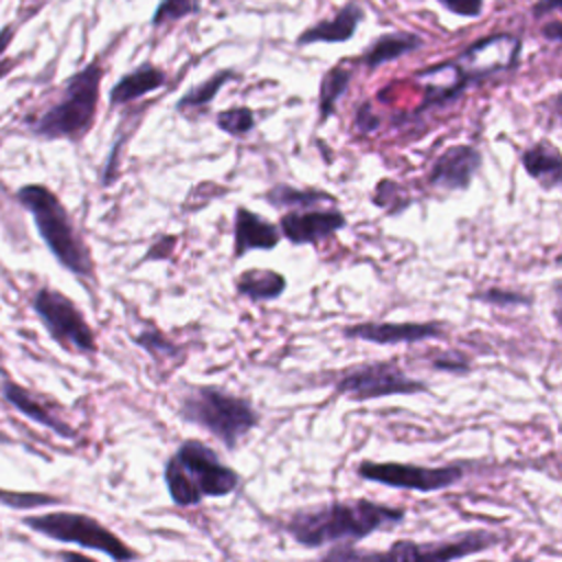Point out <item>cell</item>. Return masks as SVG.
<instances>
[{"mask_svg":"<svg viewBox=\"0 0 562 562\" xmlns=\"http://www.w3.org/2000/svg\"><path fill=\"white\" fill-rule=\"evenodd\" d=\"M404 518L406 512L400 507L369 498H349L296 509L288 518L285 531L301 547L321 549L364 540L375 531L400 525Z\"/></svg>","mask_w":562,"mask_h":562,"instance_id":"cell-1","label":"cell"},{"mask_svg":"<svg viewBox=\"0 0 562 562\" xmlns=\"http://www.w3.org/2000/svg\"><path fill=\"white\" fill-rule=\"evenodd\" d=\"M239 483L237 470L222 463L217 452L200 439L182 441L165 463V485L178 507L198 505L202 498H224Z\"/></svg>","mask_w":562,"mask_h":562,"instance_id":"cell-2","label":"cell"},{"mask_svg":"<svg viewBox=\"0 0 562 562\" xmlns=\"http://www.w3.org/2000/svg\"><path fill=\"white\" fill-rule=\"evenodd\" d=\"M176 413L184 424L213 435L226 450H235L261 419L246 397L215 384H184Z\"/></svg>","mask_w":562,"mask_h":562,"instance_id":"cell-3","label":"cell"},{"mask_svg":"<svg viewBox=\"0 0 562 562\" xmlns=\"http://www.w3.org/2000/svg\"><path fill=\"white\" fill-rule=\"evenodd\" d=\"M18 200L31 211L33 222L53 257L79 277L92 274V257L77 233L66 206L44 184H26L18 191Z\"/></svg>","mask_w":562,"mask_h":562,"instance_id":"cell-4","label":"cell"},{"mask_svg":"<svg viewBox=\"0 0 562 562\" xmlns=\"http://www.w3.org/2000/svg\"><path fill=\"white\" fill-rule=\"evenodd\" d=\"M101 79L103 66L99 61H90L86 68L75 72L66 81L61 99L42 112L35 121H31L33 134L48 140H79L94 123Z\"/></svg>","mask_w":562,"mask_h":562,"instance_id":"cell-5","label":"cell"},{"mask_svg":"<svg viewBox=\"0 0 562 562\" xmlns=\"http://www.w3.org/2000/svg\"><path fill=\"white\" fill-rule=\"evenodd\" d=\"M24 525L37 533H44L59 542H72L83 549L99 551L116 562L136 560L138 553L130 549L114 531L101 525L97 518L77 512H48L40 516H26Z\"/></svg>","mask_w":562,"mask_h":562,"instance_id":"cell-6","label":"cell"},{"mask_svg":"<svg viewBox=\"0 0 562 562\" xmlns=\"http://www.w3.org/2000/svg\"><path fill=\"white\" fill-rule=\"evenodd\" d=\"M428 391L430 389L424 380L411 378L393 360H378L351 367L336 382V393L353 402L380 400L391 395H417Z\"/></svg>","mask_w":562,"mask_h":562,"instance_id":"cell-7","label":"cell"},{"mask_svg":"<svg viewBox=\"0 0 562 562\" xmlns=\"http://www.w3.org/2000/svg\"><path fill=\"white\" fill-rule=\"evenodd\" d=\"M362 481L380 483L397 490H415L422 494L448 490L465 476L463 463L448 465H417L400 461H360L356 468Z\"/></svg>","mask_w":562,"mask_h":562,"instance_id":"cell-8","label":"cell"},{"mask_svg":"<svg viewBox=\"0 0 562 562\" xmlns=\"http://www.w3.org/2000/svg\"><path fill=\"white\" fill-rule=\"evenodd\" d=\"M33 307L57 345L72 353H92L97 349L94 331L79 307L53 288L37 290Z\"/></svg>","mask_w":562,"mask_h":562,"instance_id":"cell-9","label":"cell"},{"mask_svg":"<svg viewBox=\"0 0 562 562\" xmlns=\"http://www.w3.org/2000/svg\"><path fill=\"white\" fill-rule=\"evenodd\" d=\"M496 536L485 529L454 533L432 542H413L395 540L386 551H353L351 558H371V560H457L468 558L494 547Z\"/></svg>","mask_w":562,"mask_h":562,"instance_id":"cell-10","label":"cell"},{"mask_svg":"<svg viewBox=\"0 0 562 562\" xmlns=\"http://www.w3.org/2000/svg\"><path fill=\"white\" fill-rule=\"evenodd\" d=\"M483 167V154L470 143L446 147L430 165L426 182L439 191H468Z\"/></svg>","mask_w":562,"mask_h":562,"instance_id":"cell-11","label":"cell"},{"mask_svg":"<svg viewBox=\"0 0 562 562\" xmlns=\"http://www.w3.org/2000/svg\"><path fill=\"white\" fill-rule=\"evenodd\" d=\"M281 237H285L294 246L318 244L329 239L331 235L340 233L347 226V217L340 209H290L279 220Z\"/></svg>","mask_w":562,"mask_h":562,"instance_id":"cell-12","label":"cell"},{"mask_svg":"<svg viewBox=\"0 0 562 562\" xmlns=\"http://www.w3.org/2000/svg\"><path fill=\"white\" fill-rule=\"evenodd\" d=\"M520 53V42L507 33L490 35L474 42L457 59L459 66L470 75V79L483 81L496 72H505L516 66Z\"/></svg>","mask_w":562,"mask_h":562,"instance_id":"cell-13","label":"cell"},{"mask_svg":"<svg viewBox=\"0 0 562 562\" xmlns=\"http://www.w3.org/2000/svg\"><path fill=\"white\" fill-rule=\"evenodd\" d=\"M345 338H358L373 345H413L443 338V327L439 323H391V321H367L342 327Z\"/></svg>","mask_w":562,"mask_h":562,"instance_id":"cell-14","label":"cell"},{"mask_svg":"<svg viewBox=\"0 0 562 562\" xmlns=\"http://www.w3.org/2000/svg\"><path fill=\"white\" fill-rule=\"evenodd\" d=\"M417 79L424 83V99L417 108V114L435 108H443L457 101L463 94V90L472 83L470 75L459 66L457 59L439 66H430L422 70Z\"/></svg>","mask_w":562,"mask_h":562,"instance_id":"cell-15","label":"cell"},{"mask_svg":"<svg viewBox=\"0 0 562 562\" xmlns=\"http://www.w3.org/2000/svg\"><path fill=\"white\" fill-rule=\"evenodd\" d=\"M281 241V231L277 224L255 213L248 206L235 209L233 220V255L235 259L252 252V250H274Z\"/></svg>","mask_w":562,"mask_h":562,"instance_id":"cell-16","label":"cell"},{"mask_svg":"<svg viewBox=\"0 0 562 562\" xmlns=\"http://www.w3.org/2000/svg\"><path fill=\"white\" fill-rule=\"evenodd\" d=\"M364 20V11L358 2H347L334 18L321 20L312 26H307L299 37V46H310L316 42H327V44H340L347 42L356 35L360 22Z\"/></svg>","mask_w":562,"mask_h":562,"instance_id":"cell-17","label":"cell"},{"mask_svg":"<svg viewBox=\"0 0 562 562\" xmlns=\"http://www.w3.org/2000/svg\"><path fill=\"white\" fill-rule=\"evenodd\" d=\"M520 165L529 178H533L544 191H553L562 184V156L549 140H538L520 156Z\"/></svg>","mask_w":562,"mask_h":562,"instance_id":"cell-18","label":"cell"},{"mask_svg":"<svg viewBox=\"0 0 562 562\" xmlns=\"http://www.w3.org/2000/svg\"><path fill=\"white\" fill-rule=\"evenodd\" d=\"M167 83V75L162 68L145 61L138 68L123 75L110 90V105L132 103Z\"/></svg>","mask_w":562,"mask_h":562,"instance_id":"cell-19","label":"cell"},{"mask_svg":"<svg viewBox=\"0 0 562 562\" xmlns=\"http://www.w3.org/2000/svg\"><path fill=\"white\" fill-rule=\"evenodd\" d=\"M2 393H4V397H7L22 415H26L29 419H33V422H37V424L50 428V430L57 432L59 437H75V430H72L64 419H59V417L50 411L48 404H44L40 397H35L33 393H29L26 389H22L20 384H15V382H4Z\"/></svg>","mask_w":562,"mask_h":562,"instance_id":"cell-20","label":"cell"},{"mask_svg":"<svg viewBox=\"0 0 562 562\" xmlns=\"http://www.w3.org/2000/svg\"><path fill=\"white\" fill-rule=\"evenodd\" d=\"M422 44H424V40L415 33H408V31L384 33V35H380L371 42V46L358 57V61L362 66H367L369 70H375L382 64L395 61V59L417 50Z\"/></svg>","mask_w":562,"mask_h":562,"instance_id":"cell-21","label":"cell"},{"mask_svg":"<svg viewBox=\"0 0 562 562\" xmlns=\"http://www.w3.org/2000/svg\"><path fill=\"white\" fill-rule=\"evenodd\" d=\"M285 288L288 279L270 268H248L235 277V290L252 303L277 301Z\"/></svg>","mask_w":562,"mask_h":562,"instance_id":"cell-22","label":"cell"},{"mask_svg":"<svg viewBox=\"0 0 562 562\" xmlns=\"http://www.w3.org/2000/svg\"><path fill=\"white\" fill-rule=\"evenodd\" d=\"M263 200L279 211H290V209H312L321 204H336V198L327 193L325 189H303V187H292L288 182H277L272 184L266 193Z\"/></svg>","mask_w":562,"mask_h":562,"instance_id":"cell-23","label":"cell"},{"mask_svg":"<svg viewBox=\"0 0 562 562\" xmlns=\"http://www.w3.org/2000/svg\"><path fill=\"white\" fill-rule=\"evenodd\" d=\"M235 77H237V75H235L233 70H220V72L211 75L209 79H204V81H200L198 86H193L191 90H187V92L178 99L176 110H178L180 114L193 116L198 110H204V108L217 97V92L222 90V86H224L226 81H231V79H235Z\"/></svg>","mask_w":562,"mask_h":562,"instance_id":"cell-24","label":"cell"},{"mask_svg":"<svg viewBox=\"0 0 562 562\" xmlns=\"http://www.w3.org/2000/svg\"><path fill=\"white\" fill-rule=\"evenodd\" d=\"M349 83H351V70L345 66H334L323 75L321 88H318V121L321 123H325L336 112V105H338L340 97L347 92Z\"/></svg>","mask_w":562,"mask_h":562,"instance_id":"cell-25","label":"cell"},{"mask_svg":"<svg viewBox=\"0 0 562 562\" xmlns=\"http://www.w3.org/2000/svg\"><path fill=\"white\" fill-rule=\"evenodd\" d=\"M215 125L220 132L233 136V138H246L255 125H257V119H255V112L246 105H235V108H228V110H222L215 114Z\"/></svg>","mask_w":562,"mask_h":562,"instance_id":"cell-26","label":"cell"},{"mask_svg":"<svg viewBox=\"0 0 562 562\" xmlns=\"http://www.w3.org/2000/svg\"><path fill=\"white\" fill-rule=\"evenodd\" d=\"M198 7H200L198 0H160L154 15H151V24L162 26L165 22L187 18V15L195 13Z\"/></svg>","mask_w":562,"mask_h":562,"instance_id":"cell-27","label":"cell"},{"mask_svg":"<svg viewBox=\"0 0 562 562\" xmlns=\"http://www.w3.org/2000/svg\"><path fill=\"white\" fill-rule=\"evenodd\" d=\"M134 340H136V345H140L156 360L173 358L178 353V347L160 329L140 331V336H134Z\"/></svg>","mask_w":562,"mask_h":562,"instance_id":"cell-28","label":"cell"},{"mask_svg":"<svg viewBox=\"0 0 562 562\" xmlns=\"http://www.w3.org/2000/svg\"><path fill=\"white\" fill-rule=\"evenodd\" d=\"M474 301H481V303H490V305H496V307H516V305H531L533 299L527 296V294H520V292H514V290H501V288H487L483 292H476L472 294Z\"/></svg>","mask_w":562,"mask_h":562,"instance_id":"cell-29","label":"cell"},{"mask_svg":"<svg viewBox=\"0 0 562 562\" xmlns=\"http://www.w3.org/2000/svg\"><path fill=\"white\" fill-rule=\"evenodd\" d=\"M430 367L441 373H452V375H468L472 371L470 360L461 351H439L432 360Z\"/></svg>","mask_w":562,"mask_h":562,"instance_id":"cell-30","label":"cell"},{"mask_svg":"<svg viewBox=\"0 0 562 562\" xmlns=\"http://www.w3.org/2000/svg\"><path fill=\"white\" fill-rule=\"evenodd\" d=\"M0 503L13 505V507H40V505H55L59 498L48 494H33V492H4L0 490Z\"/></svg>","mask_w":562,"mask_h":562,"instance_id":"cell-31","label":"cell"},{"mask_svg":"<svg viewBox=\"0 0 562 562\" xmlns=\"http://www.w3.org/2000/svg\"><path fill=\"white\" fill-rule=\"evenodd\" d=\"M437 2L457 15L476 18V15H481L485 0H437Z\"/></svg>","mask_w":562,"mask_h":562,"instance_id":"cell-32","label":"cell"},{"mask_svg":"<svg viewBox=\"0 0 562 562\" xmlns=\"http://www.w3.org/2000/svg\"><path fill=\"white\" fill-rule=\"evenodd\" d=\"M356 127L360 132H364V134H371V132H375L380 127V116L373 114L369 103H362L358 108V112H356Z\"/></svg>","mask_w":562,"mask_h":562,"instance_id":"cell-33","label":"cell"},{"mask_svg":"<svg viewBox=\"0 0 562 562\" xmlns=\"http://www.w3.org/2000/svg\"><path fill=\"white\" fill-rule=\"evenodd\" d=\"M562 9V0H538L533 4V18H542L547 13H558Z\"/></svg>","mask_w":562,"mask_h":562,"instance_id":"cell-34","label":"cell"},{"mask_svg":"<svg viewBox=\"0 0 562 562\" xmlns=\"http://www.w3.org/2000/svg\"><path fill=\"white\" fill-rule=\"evenodd\" d=\"M542 35H544L547 40H551V42H560V37H562V26H560V22H558V20H553V22L544 24Z\"/></svg>","mask_w":562,"mask_h":562,"instance_id":"cell-35","label":"cell"},{"mask_svg":"<svg viewBox=\"0 0 562 562\" xmlns=\"http://www.w3.org/2000/svg\"><path fill=\"white\" fill-rule=\"evenodd\" d=\"M11 35H13V29H9V26H4L2 31H0V53L7 48V44L11 42Z\"/></svg>","mask_w":562,"mask_h":562,"instance_id":"cell-36","label":"cell"},{"mask_svg":"<svg viewBox=\"0 0 562 562\" xmlns=\"http://www.w3.org/2000/svg\"><path fill=\"white\" fill-rule=\"evenodd\" d=\"M15 66V61H11V59H4V61H0V79L11 70Z\"/></svg>","mask_w":562,"mask_h":562,"instance_id":"cell-37","label":"cell"},{"mask_svg":"<svg viewBox=\"0 0 562 562\" xmlns=\"http://www.w3.org/2000/svg\"><path fill=\"white\" fill-rule=\"evenodd\" d=\"M0 360H2V351H0Z\"/></svg>","mask_w":562,"mask_h":562,"instance_id":"cell-38","label":"cell"}]
</instances>
